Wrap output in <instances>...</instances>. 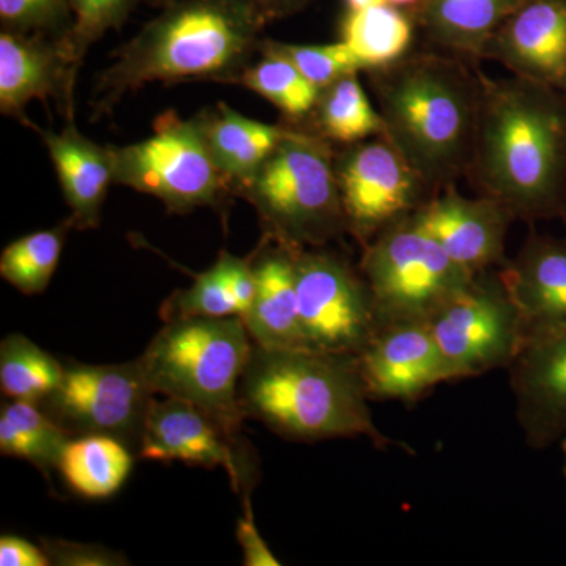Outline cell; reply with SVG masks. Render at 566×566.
Returning a JSON list of instances; mask_svg holds the SVG:
<instances>
[{"instance_id":"cell-1","label":"cell","mask_w":566,"mask_h":566,"mask_svg":"<svg viewBox=\"0 0 566 566\" xmlns=\"http://www.w3.org/2000/svg\"><path fill=\"white\" fill-rule=\"evenodd\" d=\"M465 178L516 221L560 218L566 191V92L483 74L474 155Z\"/></svg>"},{"instance_id":"cell-2","label":"cell","mask_w":566,"mask_h":566,"mask_svg":"<svg viewBox=\"0 0 566 566\" xmlns=\"http://www.w3.org/2000/svg\"><path fill=\"white\" fill-rule=\"evenodd\" d=\"M390 144L433 189L468 175L483 102V73L442 51L409 52L367 71Z\"/></svg>"},{"instance_id":"cell-3","label":"cell","mask_w":566,"mask_h":566,"mask_svg":"<svg viewBox=\"0 0 566 566\" xmlns=\"http://www.w3.org/2000/svg\"><path fill=\"white\" fill-rule=\"evenodd\" d=\"M238 401L244 419L289 441L365 438L376 449L400 446L376 427L357 356L253 345Z\"/></svg>"},{"instance_id":"cell-4","label":"cell","mask_w":566,"mask_h":566,"mask_svg":"<svg viewBox=\"0 0 566 566\" xmlns=\"http://www.w3.org/2000/svg\"><path fill=\"white\" fill-rule=\"evenodd\" d=\"M266 21L252 0H175L103 71L98 106L106 111L151 82L237 81Z\"/></svg>"},{"instance_id":"cell-5","label":"cell","mask_w":566,"mask_h":566,"mask_svg":"<svg viewBox=\"0 0 566 566\" xmlns=\"http://www.w3.org/2000/svg\"><path fill=\"white\" fill-rule=\"evenodd\" d=\"M252 349L240 316H192L164 323L137 363L156 395L188 401L238 433V390Z\"/></svg>"},{"instance_id":"cell-6","label":"cell","mask_w":566,"mask_h":566,"mask_svg":"<svg viewBox=\"0 0 566 566\" xmlns=\"http://www.w3.org/2000/svg\"><path fill=\"white\" fill-rule=\"evenodd\" d=\"M266 237L292 249L326 248L346 233L331 142L290 128L245 189Z\"/></svg>"},{"instance_id":"cell-7","label":"cell","mask_w":566,"mask_h":566,"mask_svg":"<svg viewBox=\"0 0 566 566\" xmlns=\"http://www.w3.org/2000/svg\"><path fill=\"white\" fill-rule=\"evenodd\" d=\"M363 251L359 268L374 297L378 329L430 323L475 275L453 262L412 214L376 234Z\"/></svg>"},{"instance_id":"cell-8","label":"cell","mask_w":566,"mask_h":566,"mask_svg":"<svg viewBox=\"0 0 566 566\" xmlns=\"http://www.w3.org/2000/svg\"><path fill=\"white\" fill-rule=\"evenodd\" d=\"M114 180L161 200L170 211L219 207L232 189L219 169L199 115L182 120L164 112L147 139L112 147Z\"/></svg>"},{"instance_id":"cell-9","label":"cell","mask_w":566,"mask_h":566,"mask_svg":"<svg viewBox=\"0 0 566 566\" xmlns=\"http://www.w3.org/2000/svg\"><path fill=\"white\" fill-rule=\"evenodd\" d=\"M449 382L506 368L526 340L520 308L499 270L475 274L455 300L431 318Z\"/></svg>"},{"instance_id":"cell-10","label":"cell","mask_w":566,"mask_h":566,"mask_svg":"<svg viewBox=\"0 0 566 566\" xmlns=\"http://www.w3.org/2000/svg\"><path fill=\"white\" fill-rule=\"evenodd\" d=\"M296 292L305 348L359 356L378 333L368 283L340 253L297 249Z\"/></svg>"},{"instance_id":"cell-11","label":"cell","mask_w":566,"mask_h":566,"mask_svg":"<svg viewBox=\"0 0 566 566\" xmlns=\"http://www.w3.org/2000/svg\"><path fill=\"white\" fill-rule=\"evenodd\" d=\"M61 386L40 406L71 436L104 434L139 457L153 400L139 363L91 365L65 360Z\"/></svg>"},{"instance_id":"cell-12","label":"cell","mask_w":566,"mask_h":566,"mask_svg":"<svg viewBox=\"0 0 566 566\" xmlns=\"http://www.w3.org/2000/svg\"><path fill=\"white\" fill-rule=\"evenodd\" d=\"M335 172L346 233L363 248L436 193L386 136L348 145L335 156Z\"/></svg>"},{"instance_id":"cell-13","label":"cell","mask_w":566,"mask_h":566,"mask_svg":"<svg viewBox=\"0 0 566 566\" xmlns=\"http://www.w3.org/2000/svg\"><path fill=\"white\" fill-rule=\"evenodd\" d=\"M237 434L219 420L178 398H155L145 422L139 457L161 463L222 468L237 493L253 485L251 464H245Z\"/></svg>"},{"instance_id":"cell-14","label":"cell","mask_w":566,"mask_h":566,"mask_svg":"<svg viewBox=\"0 0 566 566\" xmlns=\"http://www.w3.org/2000/svg\"><path fill=\"white\" fill-rule=\"evenodd\" d=\"M420 229L469 273L499 270L509 263L505 240L515 214L488 196H461L455 185L433 193L412 214Z\"/></svg>"},{"instance_id":"cell-15","label":"cell","mask_w":566,"mask_h":566,"mask_svg":"<svg viewBox=\"0 0 566 566\" xmlns=\"http://www.w3.org/2000/svg\"><path fill=\"white\" fill-rule=\"evenodd\" d=\"M370 400L412 405L449 382L444 360L428 323L381 327L357 356Z\"/></svg>"},{"instance_id":"cell-16","label":"cell","mask_w":566,"mask_h":566,"mask_svg":"<svg viewBox=\"0 0 566 566\" xmlns=\"http://www.w3.org/2000/svg\"><path fill=\"white\" fill-rule=\"evenodd\" d=\"M526 444L547 449L566 436V326L531 335L509 368Z\"/></svg>"},{"instance_id":"cell-17","label":"cell","mask_w":566,"mask_h":566,"mask_svg":"<svg viewBox=\"0 0 566 566\" xmlns=\"http://www.w3.org/2000/svg\"><path fill=\"white\" fill-rule=\"evenodd\" d=\"M482 59L566 92V0H523L488 41Z\"/></svg>"},{"instance_id":"cell-18","label":"cell","mask_w":566,"mask_h":566,"mask_svg":"<svg viewBox=\"0 0 566 566\" xmlns=\"http://www.w3.org/2000/svg\"><path fill=\"white\" fill-rule=\"evenodd\" d=\"M76 65L61 41L3 29L0 33V109L25 120L24 109L33 99L48 102L65 95L71 99Z\"/></svg>"},{"instance_id":"cell-19","label":"cell","mask_w":566,"mask_h":566,"mask_svg":"<svg viewBox=\"0 0 566 566\" xmlns=\"http://www.w3.org/2000/svg\"><path fill=\"white\" fill-rule=\"evenodd\" d=\"M501 274L523 316L526 338L566 326V238L532 230Z\"/></svg>"},{"instance_id":"cell-20","label":"cell","mask_w":566,"mask_h":566,"mask_svg":"<svg viewBox=\"0 0 566 566\" xmlns=\"http://www.w3.org/2000/svg\"><path fill=\"white\" fill-rule=\"evenodd\" d=\"M256 293L243 316L253 345L268 349L305 348L296 292V249L266 237L252 255Z\"/></svg>"},{"instance_id":"cell-21","label":"cell","mask_w":566,"mask_h":566,"mask_svg":"<svg viewBox=\"0 0 566 566\" xmlns=\"http://www.w3.org/2000/svg\"><path fill=\"white\" fill-rule=\"evenodd\" d=\"M43 139L66 203L71 210V227L96 229L107 191L114 180L112 147H102L77 132L73 118L61 133L44 132L29 123Z\"/></svg>"},{"instance_id":"cell-22","label":"cell","mask_w":566,"mask_h":566,"mask_svg":"<svg viewBox=\"0 0 566 566\" xmlns=\"http://www.w3.org/2000/svg\"><path fill=\"white\" fill-rule=\"evenodd\" d=\"M523 0H424L412 11L431 46L474 63Z\"/></svg>"},{"instance_id":"cell-23","label":"cell","mask_w":566,"mask_h":566,"mask_svg":"<svg viewBox=\"0 0 566 566\" xmlns=\"http://www.w3.org/2000/svg\"><path fill=\"white\" fill-rule=\"evenodd\" d=\"M199 117L219 169L230 185L243 191L290 132L244 117L226 103Z\"/></svg>"},{"instance_id":"cell-24","label":"cell","mask_w":566,"mask_h":566,"mask_svg":"<svg viewBox=\"0 0 566 566\" xmlns=\"http://www.w3.org/2000/svg\"><path fill=\"white\" fill-rule=\"evenodd\" d=\"M136 453L125 442L104 434L70 439L57 471L77 495L91 501L109 499L132 474Z\"/></svg>"},{"instance_id":"cell-25","label":"cell","mask_w":566,"mask_h":566,"mask_svg":"<svg viewBox=\"0 0 566 566\" xmlns=\"http://www.w3.org/2000/svg\"><path fill=\"white\" fill-rule=\"evenodd\" d=\"M416 20L409 11L389 3L346 11L342 40L359 61L363 71L385 69L409 54L416 35Z\"/></svg>"},{"instance_id":"cell-26","label":"cell","mask_w":566,"mask_h":566,"mask_svg":"<svg viewBox=\"0 0 566 566\" xmlns=\"http://www.w3.org/2000/svg\"><path fill=\"white\" fill-rule=\"evenodd\" d=\"M73 438L40 405L9 400L0 411V453L28 461L50 479Z\"/></svg>"},{"instance_id":"cell-27","label":"cell","mask_w":566,"mask_h":566,"mask_svg":"<svg viewBox=\"0 0 566 566\" xmlns=\"http://www.w3.org/2000/svg\"><path fill=\"white\" fill-rule=\"evenodd\" d=\"M315 133L329 142L353 145L385 134V123L368 99L359 73L346 74L319 93Z\"/></svg>"},{"instance_id":"cell-28","label":"cell","mask_w":566,"mask_h":566,"mask_svg":"<svg viewBox=\"0 0 566 566\" xmlns=\"http://www.w3.org/2000/svg\"><path fill=\"white\" fill-rule=\"evenodd\" d=\"M65 364L22 334L0 344V389L9 400L40 405L61 386Z\"/></svg>"},{"instance_id":"cell-29","label":"cell","mask_w":566,"mask_h":566,"mask_svg":"<svg viewBox=\"0 0 566 566\" xmlns=\"http://www.w3.org/2000/svg\"><path fill=\"white\" fill-rule=\"evenodd\" d=\"M69 227L70 221L55 229L25 234L7 245L0 255L3 281L28 296L43 293L57 271Z\"/></svg>"},{"instance_id":"cell-30","label":"cell","mask_w":566,"mask_h":566,"mask_svg":"<svg viewBox=\"0 0 566 566\" xmlns=\"http://www.w3.org/2000/svg\"><path fill=\"white\" fill-rule=\"evenodd\" d=\"M262 52V61L244 69L237 81L273 103L282 114L293 120L312 114L322 91L305 80L286 59L274 52Z\"/></svg>"},{"instance_id":"cell-31","label":"cell","mask_w":566,"mask_h":566,"mask_svg":"<svg viewBox=\"0 0 566 566\" xmlns=\"http://www.w3.org/2000/svg\"><path fill=\"white\" fill-rule=\"evenodd\" d=\"M260 48L286 59L319 91L329 87L346 74L363 71L359 61L344 41L329 44H292L268 40Z\"/></svg>"},{"instance_id":"cell-32","label":"cell","mask_w":566,"mask_h":566,"mask_svg":"<svg viewBox=\"0 0 566 566\" xmlns=\"http://www.w3.org/2000/svg\"><path fill=\"white\" fill-rule=\"evenodd\" d=\"M137 0H70L73 21L62 36L63 50L80 66L85 52L112 29L120 28Z\"/></svg>"},{"instance_id":"cell-33","label":"cell","mask_w":566,"mask_h":566,"mask_svg":"<svg viewBox=\"0 0 566 566\" xmlns=\"http://www.w3.org/2000/svg\"><path fill=\"white\" fill-rule=\"evenodd\" d=\"M238 316L237 304L227 285L222 263L197 274L189 289L177 290L161 307L164 323L192 316Z\"/></svg>"},{"instance_id":"cell-34","label":"cell","mask_w":566,"mask_h":566,"mask_svg":"<svg viewBox=\"0 0 566 566\" xmlns=\"http://www.w3.org/2000/svg\"><path fill=\"white\" fill-rule=\"evenodd\" d=\"M69 13L70 0H0V20L10 31H46Z\"/></svg>"},{"instance_id":"cell-35","label":"cell","mask_w":566,"mask_h":566,"mask_svg":"<svg viewBox=\"0 0 566 566\" xmlns=\"http://www.w3.org/2000/svg\"><path fill=\"white\" fill-rule=\"evenodd\" d=\"M43 547L51 558V565L70 566H117L128 565L126 558L107 547L82 545L63 539H43Z\"/></svg>"},{"instance_id":"cell-36","label":"cell","mask_w":566,"mask_h":566,"mask_svg":"<svg viewBox=\"0 0 566 566\" xmlns=\"http://www.w3.org/2000/svg\"><path fill=\"white\" fill-rule=\"evenodd\" d=\"M244 512L238 521L237 539L243 551L245 566H279L281 562L274 556L271 547L264 542L256 527L251 504V490L244 491Z\"/></svg>"},{"instance_id":"cell-37","label":"cell","mask_w":566,"mask_h":566,"mask_svg":"<svg viewBox=\"0 0 566 566\" xmlns=\"http://www.w3.org/2000/svg\"><path fill=\"white\" fill-rule=\"evenodd\" d=\"M219 262L222 263L227 285H229L234 304H237L238 316H243L251 308L256 293L252 256L240 259V256L222 251L219 253Z\"/></svg>"},{"instance_id":"cell-38","label":"cell","mask_w":566,"mask_h":566,"mask_svg":"<svg viewBox=\"0 0 566 566\" xmlns=\"http://www.w3.org/2000/svg\"><path fill=\"white\" fill-rule=\"evenodd\" d=\"M0 565L50 566L51 558L44 547L33 545L21 536L3 535L0 538Z\"/></svg>"},{"instance_id":"cell-39","label":"cell","mask_w":566,"mask_h":566,"mask_svg":"<svg viewBox=\"0 0 566 566\" xmlns=\"http://www.w3.org/2000/svg\"><path fill=\"white\" fill-rule=\"evenodd\" d=\"M260 11L268 18V21L273 18L289 17V14L297 13L307 7L312 0H252Z\"/></svg>"},{"instance_id":"cell-40","label":"cell","mask_w":566,"mask_h":566,"mask_svg":"<svg viewBox=\"0 0 566 566\" xmlns=\"http://www.w3.org/2000/svg\"><path fill=\"white\" fill-rule=\"evenodd\" d=\"M424 0H385V3H389V6L397 7V9L409 11H416Z\"/></svg>"},{"instance_id":"cell-41","label":"cell","mask_w":566,"mask_h":566,"mask_svg":"<svg viewBox=\"0 0 566 566\" xmlns=\"http://www.w3.org/2000/svg\"><path fill=\"white\" fill-rule=\"evenodd\" d=\"M345 3L349 11H356L378 6V3H385V0H345Z\"/></svg>"},{"instance_id":"cell-42","label":"cell","mask_w":566,"mask_h":566,"mask_svg":"<svg viewBox=\"0 0 566 566\" xmlns=\"http://www.w3.org/2000/svg\"><path fill=\"white\" fill-rule=\"evenodd\" d=\"M562 453H564V479L566 485V436L562 439Z\"/></svg>"},{"instance_id":"cell-43","label":"cell","mask_w":566,"mask_h":566,"mask_svg":"<svg viewBox=\"0 0 566 566\" xmlns=\"http://www.w3.org/2000/svg\"><path fill=\"white\" fill-rule=\"evenodd\" d=\"M560 219H562V222H564V226L566 229V191H565V197H564V205H562Z\"/></svg>"},{"instance_id":"cell-44","label":"cell","mask_w":566,"mask_h":566,"mask_svg":"<svg viewBox=\"0 0 566 566\" xmlns=\"http://www.w3.org/2000/svg\"><path fill=\"white\" fill-rule=\"evenodd\" d=\"M153 3H158V6H169V3L175 2V0H151Z\"/></svg>"}]
</instances>
